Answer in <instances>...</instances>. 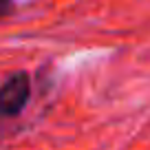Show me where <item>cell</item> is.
Returning <instances> with one entry per match:
<instances>
[{"label": "cell", "instance_id": "7a4b0ae2", "mask_svg": "<svg viewBox=\"0 0 150 150\" xmlns=\"http://www.w3.org/2000/svg\"><path fill=\"white\" fill-rule=\"evenodd\" d=\"M16 2L13 0H0V20L7 18V16H11V11H13Z\"/></svg>", "mask_w": 150, "mask_h": 150}, {"label": "cell", "instance_id": "6da1fadb", "mask_svg": "<svg viewBox=\"0 0 150 150\" xmlns=\"http://www.w3.org/2000/svg\"><path fill=\"white\" fill-rule=\"evenodd\" d=\"M31 97V77L24 71H16L0 84V117H16L24 110Z\"/></svg>", "mask_w": 150, "mask_h": 150}]
</instances>
